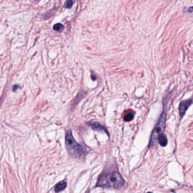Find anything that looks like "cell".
Returning <instances> with one entry per match:
<instances>
[{
    "instance_id": "52a82bcc",
    "label": "cell",
    "mask_w": 193,
    "mask_h": 193,
    "mask_svg": "<svg viewBox=\"0 0 193 193\" xmlns=\"http://www.w3.org/2000/svg\"><path fill=\"white\" fill-rule=\"evenodd\" d=\"M157 140L158 141L159 143L163 147L166 146V145H167V142H168L166 136L163 133L158 135L157 138Z\"/></svg>"
},
{
    "instance_id": "3957f363",
    "label": "cell",
    "mask_w": 193,
    "mask_h": 193,
    "mask_svg": "<svg viewBox=\"0 0 193 193\" xmlns=\"http://www.w3.org/2000/svg\"><path fill=\"white\" fill-rule=\"evenodd\" d=\"M165 121H166V113L164 111H163L160 116L158 122L156 124L154 130L152 132L149 147L154 146L156 144L157 138L158 135L163 133L165 126Z\"/></svg>"
},
{
    "instance_id": "ba28073f",
    "label": "cell",
    "mask_w": 193,
    "mask_h": 193,
    "mask_svg": "<svg viewBox=\"0 0 193 193\" xmlns=\"http://www.w3.org/2000/svg\"><path fill=\"white\" fill-rule=\"evenodd\" d=\"M53 29L55 31H61L64 29V26L61 23H57L53 27Z\"/></svg>"
},
{
    "instance_id": "7a4b0ae2",
    "label": "cell",
    "mask_w": 193,
    "mask_h": 193,
    "mask_svg": "<svg viewBox=\"0 0 193 193\" xmlns=\"http://www.w3.org/2000/svg\"><path fill=\"white\" fill-rule=\"evenodd\" d=\"M65 140L67 150L72 157L76 159H81L85 156L86 150L75 140L71 130L66 131Z\"/></svg>"
},
{
    "instance_id": "277c9868",
    "label": "cell",
    "mask_w": 193,
    "mask_h": 193,
    "mask_svg": "<svg viewBox=\"0 0 193 193\" xmlns=\"http://www.w3.org/2000/svg\"><path fill=\"white\" fill-rule=\"evenodd\" d=\"M193 101L192 100H187L182 101L179 106V112L180 116L182 118L185 114L186 112L188 109L189 107L192 104Z\"/></svg>"
},
{
    "instance_id": "8fae6325",
    "label": "cell",
    "mask_w": 193,
    "mask_h": 193,
    "mask_svg": "<svg viewBox=\"0 0 193 193\" xmlns=\"http://www.w3.org/2000/svg\"><path fill=\"white\" fill-rule=\"evenodd\" d=\"M87 193H89V192H87Z\"/></svg>"
},
{
    "instance_id": "30bf717a",
    "label": "cell",
    "mask_w": 193,
    "mask_h": 193,
    "mask_svg": "<svg viewBox=\"0 0 193 193\" xmlns=\"http://www.w3.org/2000/svg\"><path fill=\"white\" fill-rule=\"evenodd\" d=\"M134 115L133 113H128L124 117V120L126 121H130L133 118Z\"/></svg>"
},
{
    "instance_id": "6da1fadb",
    "label": "cell",
    "mask_w": 193,
    "mask_h": 193,
    "mask_svg": "<svg viewBox=\"0 0 193 193\" xmlns=\"http://www.w3.org/2000/svg\"><path fill=\"white\" fill-rule=\"evenodd\" d=\"M125 181L118 172H112L102 174L98 178L97 187L103 188H120Z\"/></svg>"
},
{
    "instance_id": "8992f818",
    "label": "cell",
    "mask_w": 193,
    "mask_h": 193,
    "mask_svg": "<svg viewBox=\"0 0 193 193\" xmlns=\"http://www.w3.org/2000/svg\"><path fill=\"white\" fill-rule=\"evenodd\" d=\"M67 187V183L65 181H63L57 184L54 188V190L56 193H59L60 192H62L64 190L66 187Z\"/></svg>"
},
{
    "instance_id": "9c48e42d",
    "label": "cell",
    "mask_w": 193,
    "mask_h": 193,
    "mask_svg": "<svg viewBox=\"0 0 193 193\" xmlns=\"http://www.w3.org/2000/svg\"><path fill=\"white\" fill-rule=\"evenodd\" d=\"M75 2L74 1H66L65 4V7L67 9H70L71 8L73 5V4H74Z\"/></svg>"
},
{
    "instance_id": "7c38bea8",
    "label": "cell",
    "mask_w": 193,
    "mask_h": 193,
    "mask_svg": "<svg viewBox=\"0 0 193 193\" xmlns=\"http://www.w3.org/2000/svg\"><path fill=\"white\" fill-rule=\"evenodd\" d=\"M150 193V192H149V193Z\"/></svg>"
},
{
    "instance_id": "5b68a950",
    "label": "cell",
    "mask_w": 193,
    "mask_h": 193,
    "mask_svg": "<svg viewBox=\"0 0 193 193\" xmlns=\"http://www.w3.org/2000/svg\"><path fill=\"white\" fill-rule=\"evenodd\" d=\"M87 124L89 127H90L94 131H98V132H104L109 135V132L107 131V130L101 124L97 122H89L88 123H87Z\"/></svg>"
}]
</instances>
